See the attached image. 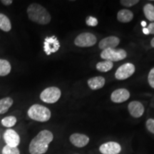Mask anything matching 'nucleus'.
<instances>
[{
  "label": "nucleus",
  "mask_w": 154,
  "mask_h": 154,
  "mask_svg": "<svg viewBox=\"0 0 154 154\" xmlns=\"http://www.w3.org/2000/svg\"><path fill=\"white\" fill-rule=\"evenodd\" d=\"M54 139V135L50 131H40L30 142L29 151L30 154H44L48 151L49 143Z\"/></svg>",
  "instance_id": "1"
},
{
  "label": "nucleus",
  "mask_w": 154,
  "mask_h": 154,
  "mask_svg": "<svg viewBox=\"0 0 154 154\" xmlns=\"http://www.w3.org/2000/svg\"><path fill=\"white\" fill-rule=\"evenodd\" d=\"M29 19L36 24L46 25L51 22V17L47 9L38 4L34 3L27 8Z\"/></svg>",
  "instance_id": "2"
},
{
  "label": "nucleus",
  "mask_w": 154,
  "mask_h": 154,
  "mask_svg": "<svg viewBox=\"0 0 154 154\" xmlns=\"http://www.w3.org/2000/svg\"><path fill=\"white\" fill-rule=\"evenodd\" d=\"M29 117L38 122H46L51 118V111L48 108L40 104H34L28 110Z\"/></svg>",
  "instance_id": "3"
},
{
  "label": "nucleus",
  "mask_w": 154,
  "mask_h": 154,
  "mask_svg": "<svg viewBox=\"0 0 154 154\" xmlns=\"http://www.w3.org/2000/svg\"><path fill=\"white\" fill-rule=\"evenodd\" d=\"M61 90L55 86L45 88L40 94V99L42 101L47 103H54L60 99Z\"/></svg>",
  "instance_id": "4"
},
{
  "label": "nucleus",
  "mask_w": 154,
  "mask_h": 154,
  "mask_svg": "<svg viewBox=\"0 0 154 154\" xmlns=\"http://www.w3.org/2000/svg\"><path fill=\"white\" fill-rule=\"evenodd\" d=\"M127 53L124 49H107L102 51L101 58L104 60L113 61H119L124 59L126 57Z\"/></svg>",
  "instance_id": "5"
},
{
  "label": "nucleus",
  "mask_w": 154,
  "mask_h": 154,
  "mask_svg": "<svg viewBox=\"0 0 154 154\" xmlns=\"http://www.w3.org/2000/svg\"><path fill=\"white\" fill-rule=\"evenodd\" d=\"M96 42L97 38L95 35L89 32H85L77 36L74 40V44L79 47H90L95 45Z\"/></svg>",
  "instance_id": "6"
},
{
  "label": "nucleus",
  "mask_w": 154,
  "mask_h": 154,
  "mask_svg": "<svg viewBox=\"0 0 154 154\" xmlns=\"http://www.w3.org/2000/svg\"><path fill=\"white\" fill-rule=\"evenodd\" d=\"M135 66L133 63H126L119 67L115 74V77L118 80H125L131 76L135 72Z\"/></svg>",
  "instance_id": "7"
},
{
  "label": "nucleus",
  "mask_w": 154,
  "mask_h": 154,
  "mask_svg": "<svg viewBox=\"0 0 154 154\" xmlns=\"http://www.w3.org/2000/svg\"><path fill=\"white\" fill-rule=\"evenodd\" d=\"M60 48V44L59 40L54 36L45 38L44 43V51L47 55H50L51 54L57 52Z\"/></svg>",
  "instance_id": "8"
},
{
  "label": "nucleus",
  "mask_w": 154,
  "mask_h": 154,
  "mask_svg": "<svg viewBox=\"0 0 154 154\" xmlns=\"http://www.w3.org/2000/svg\"><path fill=\"white\" fill-rule=\"evenodd\" d=\"M4 140L6 145L11 147H17L20 143V136L14 130L9 129L6 130L4 134Z\"/></svg>",
  "instance_id": "9"
},
{
  "label": "nucleus",
  "mask_w": 154,
  "mask_h": 154,
  "mask_svg": "<svg viewBox=\"0 0 154 154\" xmlns=\"http://www.w3.org/2000/svg\"><path fill=\"white\" fill-rule=\"evenodd\" d=\"M99 151L102 154H119L121 151V146L117 142L109 141L102 144Z\"/></svg>",
  "instance_id": "10"
},
{
  "label": "nucleus",
  "mask_w": 154,
  "mask_h": 154,
  "mask_svg": "<svg viewBox=\"0 0 154 154\" xmlns=\"http://www.w3.org/2000/svg\"><path fill=\"white\" fill-rule=\"evenodd\" d=\"M130 93L126 88H119L111 94V99L114 103H120L129 99Z\"/></svg>",
  "instance_id": "11"
},
{
  "label": "nucleus",
  "mask_w": 154,
  "mask_h": 154,
  "mask_svg": "<svg viewBox=\"0 0 154 154\" xmlns=\"http://www.w3.org/2000/svg\"><path fill=\"white\" fill-rule=\"evenodd\" d=\"M120 43V39L114 36H107L99 42V47L101 49L104 50L107 49H115Z\"/></svg>",
  "instance_id": "12"
},
{
  "label": "nucleus",
  "mask_w": 154,
  "mask_h": 154,
  "mask_svg": "<svg viewBox=\"0 0 154 154\" xmlns=\"http://www.w3.org/2000/svg\"><path fill=\"white\" fill-rule=\"evenodd\" d=\"M69 140L73 145L78 148L84 147L89 142V138L86 135L82 134H73L71 135Z\"/></svg>",
  "instance_id": "13"
},
{
  "label": "nucleus",
  "mask_w": 154,
  "mask_h": 154,
  "mask_svg": "<svg viewBox=\"0 0 154 154\" xmlns=\"http://www.w3.org/2000/svg\"><path fill=\"white\" fill-rule=\"evenodd\" d=\"M128 109L131 116L134 118H139L144 113L143 105L137 101L131 102L128 106Z\"/></svg>",
  "instance_id": "14"
},
{
  "label": "nucleus",
  "mask_w": 154,
  "mask_h": 154,
  "mask_svg": "<svg viewBox=\"0 0 154 154\" xmlns=\"http://www.w3.org/2000/svg\"><path fill=\"white\" fill-rule=\"evenodd\" d=\"M106 80L103 76L92 77L88 80V85L92 90H98L105 85Z\"/></svg>",
  "instance_id": "15"
},
{
  "label": "nucleus",
  "mask_w": 154,
  "mask_h": 154,
  "mask_svg": "<svg viewBox=\"0 0 154 154\" xmlns=\"http://www.w3.org/2000/svg\"><path fill=\"white\" fill-rule=\"evenodd\" d=\"M134 18V14L131 11L128 9H122L119 11L117 14V19L119 22L122 23H128L133 20Z\"/></svg>",
  "instance_id": "16"
},
{
  "label": "nucleus",
  "mask_w": 154,
  "mask_h": 154,
  "mask_svg": "<svg viewBox=\"0 0 154 154\" xmlns=\"http://www.w3.org/2000/svg\"><path fill=\"white\" fill-rule=\"evenodd\" d=\"M12 104L13 99L10 97H6L0 99V114L7 113Z\"/></svg>",
  "instance_id": "17"
},
{
  "label": "nucleus",
  "mask_w": 154,
  "mask_h": 154,
  "mask_svg": "<svg viewBox=\"0 0 154 154\" xmlns=\"http://www.w3.org/2000/svg\"><path fill=\"white\" fill-rule=\"evenodd\" d=\"M0 29L6 32H8L11 29V24L9 19L2 13H0Z\"/></svg>",
  "instance_id": "18"
},
{
  "label": "nucleus",
  "mask_w": 154,
  "mask_h": 154,
  "mask_svg": "<svg viewBox=\"0 0 154 154\" xmlns=\"http://www.w3.org/2000/svg\"><path fill=\"white\" fill-rule=\"evenodd\" d=\"M10 63L5 59H0V76H5L11 72Z\"/></svg>",
  "instance_id": "19"
},
{
  "label": "nucleus",
  "mask_w": 154,
  "mask_h": 154,
  "mask_svg": "<svg viewBox=\"0 0 154 154\" xmlns=\"http://www.w3.org/2000/svg\"><path fill=\"white\" fill-rule=\"evenodd\" d=\"M113 66V62L110 61L105 60L103 61H101L96 64V69L99 72H107L112 69Z\"/></svg>",
  "instance_id": "20"
},
{
  "label": "nucleus",
  "mask_w": 154,
  "mask_h": 154,
  "mask_svg": "<svg viewBox=\"0 0 154 154\" xmlns=\"http://www.w3.org/2000/svg\"><path fill=\"white\" fill-rule=\"evenodd\" d=\"M143 12L146 18L151 22L154 21V7L151 4H147L144 6Z\"/></svg>",
  "instance_id": "21"
},
{
  "label": "nucleus",
  "mask_w": 154,
  "mask_h": 154,
  "mask_svg": "<svg viewBox=\"0 0 154 154\" xmlns=\"http://www.w3.org/2000/svg\"><path fill=\"white\" fill-rule=\"evenodd\" d=\"M16 117L12 116L5 117V118H4L2 120V124L5 127H7V128H11V127H13L15 124H16Z\"/></svg>",
  "instance_id": "22"
},
{
  "label": "nucleus",
  "mask_w": 154,
  "mask_h": 154,
  "mask_svg": "<svg viewBox=\"0 0 154 154\" xmlns=\"http://www.w3.org/2000/svg\"><path fill=\"white\" fill-rule=\"evenodd\" d=\"M2 154H20V151H19V149L17 147H11L6 145L4 146L2 152Z\"/></svg>",
  "instance_id": "23"
},
{
  "label": "nucleus",
  "mask_w": 154,
  "mask_h": 154,
  "mask_svg": "<svg viewBox=\"0 0 154 154\" xmlns=\"http://www.w3.org/2000/svg\"><path fill=\"white\" fill-rule=\"evenodd\" d=\"M138 2H139L138 0H121L120 3L121 5L124 6V7H131L138 4Z\"/></svg>",
  "instance_id": "24"
},
{
  "label": "nucleus",
  "mask_w": 154,
  "mask_h": 154,
  "mask_svg": "<svg viewBox=\"0 0 154 154\" xmlns=\"http://www.w3.org/2000/svg\"><path fill=\"white\" fill-rule=\"evenodd\" d=\"M86 23L88 26H96L98 24V20L97 19L95 18L94 17H88V18H86Z\"/></svg>",
  "instance_id": "25"
},
{
  "label": "nucleus",
  "mask_w": 154,
  "mask_h": 154,
  "mask_svg": "<svg viewBox=\"0 0 154 154\" xmlns=\"http://www.w3.org/2000/svg\"><path fill=\"white\" fill-rule=\"evenodd\" d=\"M146 128L150 132L154 134V119H150L146 121Z\"/></svg>",
  "instance_id": "26"
},
{
  "label": "nucleus",
  "mask_w": 154,
  "mask_h": 154,
  "mask_svg": "<svg viewBox=\"0 0 154 154\" xmlns=\"http://www.w3.org/2000/svg\"><path fill=\"white\" fill-rule=\"evenodd\" d=\"M148 81H149V85L154 88V68L150 71L149 76H148Z\"/></svg>",
  "instance_id": "27"
},
{
  "label": "nucleus",
  "mask_w": 154,
  "mask_h": 154,
  "mask_svg": "<svg viewBox=\"0 0 154 154\" xmlns=\"http://www.w3.org/2000/svg\"><path fill=\"white\" fill-rule=\"evenodd\" d=\"M148 30H149V34H154V22L151 23L148 26Z\"/></svg>",
  "instance_id": "28"
},
{
  "label": "nucleus",
  "mask_w": 154,
  "mask_h": 154,
  "mask_svg": "<svg viewBox=\"0 0 154 154\" xmlns=\"http://www.w3.org/2000/svg\"><path fill=\"white\" fill-rule=\"evenodd\" d=\"M1 2L4 5L9 6V5H11V4H12L13 1H12V0H2Z\"/></svg>",
  "instance_id": "29"
},
{
  "label": "nucleus",
  "mask_w": 154,
  "mask_h": 154,
  "mask_svg": "<svg viewBox=\"0 0 154 154\" xmlns=\"http://www.w3.org/2000/svg\"><path fill=\"white\" fill-rule=\"evenodd\" d=\"M143 32L144 34H146V35L149 34V30H148L147 28H143Z\"/></svg>",
  "instance_id": "30"
},
{
  "label": "nucleus",
  "mask_w": 154,
  "mask_h": 154,
  "mask_svg": "<svg viewBox=\"0 0 154 154\" xmlns=\"http://www.w3.org/2000/svg\"><path fill=\"white\" fill-rule=\"evenodd\" d=\"M141 26H143V28H146V22H144V21H143V22H141Z\"/></svg>",
  "instance_id": "31"
},
{
  "label": "nucleus",
  "mask_w": 154,
  "mask_h": 154,
  "mask_svg": "<svg viewBox=\"0 0 154 154\" xmlns=\"http://www.w3.org/2000/svg\"><path fill=\"white\" fill-rule=\"evenodd\" d=\"M151 45L152 47H154V38H152L151 42Z\"/></svg>",
  "instance_id": "32"
}]
</instances>
